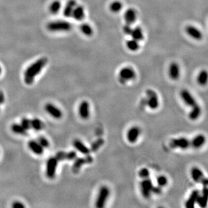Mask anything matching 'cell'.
I'll return each mask as SVG.
<instances>
[{
  "label": "cell",
  "mask_w": 208,
  "mask_h": 208,
  "mask_svg": "<svg viewBox=\"0 0 208 208\" xmlns=\"http://www.w3.org/2000/svg\"><path fill=\"white\" fill-rule=\"evenodd\" d=\"M206 142V138L202 134H199L190 141L191 146L195 149H199L202 147Z\"/></svg>",
  "instance_id": "18"
},
{
  "label": "cell",
  "mask_w": 208,
  "mask_h": 208,
  "mask_svg": "<svg viewBox=\"0 0 208 208\" xmlns=\"http://www.w3.org/2000/svg\"><path fill=\"white\" fill-rule=\"evenodd\" d=\"M1 72H2V68H1V67L0 66V75L1 74Z\"/></svg>",
  "instance_id": "44"
},
{
  "label": "cell",
  "mask_w": 208,
  "mask_h": 208,
  "mask_svg": "<svg viewBox=\"0 0 208 208\" xmlns=\"http://www.w3.org/2000/svg\"><path fill=\"white\" fill-rule=\"evenodd\" d=\"M37 141L39 144L44 148V149H47L49 147L50 143L49 141L44 137H39L37 138Z\"/></svg>",
  "instance_id": "37"
},
{
  "label": "cell",
  "mask_w": 208,
  "mask_h": 208,
  "mask_svg": "<svg viewBox=\"0 0 208 208\" xmlns=\"http://www.w3.org/2000/svg\"><path fill=\"white\" fill-rule=\"evenodd\" d=\"M136 72L133 68L125 67L120 70L119 72V81L121 83H125L129 81L134 80L136 77Z\"/></svg>",
  "instance_id": "4"
},
{
  "label": "cell",
  "mask_w": 208,
  "mask_h": 208,
  "mask_svg": "<svg viewBox=\"0 0 208 208\" xmlns=\"http://www.w3.org/2000/svg\"><path fill=\"white\" fill-rule=\"evenodd\" d=\"M56 159L58 161H62L64 160H74L77 157V153L75 151H71L69 152H57L56 156Z\"/></svg>",
  "instance_id": "16"
},
{
  "label": "cell",
  "mask_w": 208,
  "mask_h": 208,
  "mask_svg": "<svg viewBox=\"0 0 208 208\" xmlns=\"http://www.w3.org/2000/svg\"><path fill=\"white\" fill-rule=\"evenodd\" d=\"M130 35L134 40L140 42L144 38V31L140 27H135L133 29Z\"/></svg>",
  "instance_id": "27"
},
{
  "label": "cell",
  "mask_w": 208,
  "mask_h": 208,
  "mask_svg": "<svg viewBox=\"0 0 208 208\" xmlns=\"http://www.w3.org/2000/svg\"><path fill=\"white\" fill-rule=\"evenodd\" d=\"M162 193L161 187L160 186H153L152 188V193L156 195H160Z\"/></svg>",
  "instance_id": "41"
},
{
  "label": "cell",
  "mask_w": 208,
  "mask_h": 208,
  "mask_svg": "<svg viewBox=\"0 0 208 208\" xmlns=\"http://www.w3.org/2000/svg\"><path fill=\"white\" fill-rule=\"evenodd\" d=\"M153 184L151 179L149 178L144 179L141 182L140 187L142 196L146 199H149L152 194V188Z\"/></svg>",
  "instance_id": "8"
},
{
  "label": "cell",
  "mask_w": 208,
  "mask_h": 208,
  "mask_svg": "<svg viewBox=\"0 0 208 208\" xmlns=\"http://www.w3.org/2000/svg\"><path fill=\"white\" fill-rule=\"evenodd\" d=\"M46 112L52 117L56 119H61L63 116V112L60 109L55 105L51 103H48L45 106Z\"/></svg>",
  "instance_id": "12"
},
{
  "label": "cell",
  "mask_w": 208,
  "mask_h": 208,
  "mask_svg": "<svg viewBox=\"0 0 208 208\" xmlns=\"http://www.w3.org/2000/svg\"><path fill=\"white\" fill-rule=\"evenodd\" d=\"M132 30H133V28L131 27V25L125 23L123 27V31L125 34L130 35Z\"/></svg>",
  "instance_id": "40"
},
{
  "label": "cell",
  "mask_w": 208,
  "mask_h": 208,
  "mask_svg": "<svg viewBox=\"0 0 208 208\" xmlns=\"http://www.w3.org/2000/svg\"><path fill=\"white\" fill-rule=\"evenodd\" d=\"M208 72L205 70H202L199 72L197 77V83L201 86H205L208 82Z\"/></svg>",
  "instance_id": "28"
},
{
  "label": "cell",
  "mask_w": 208,
  "mask_h": 208,
  "mask_svg": "<svg viewBox=\"0 0 208 208\" xmlns=\"http://www.w3.org/2000/svg\"><path fill=\"white\" fill-rule=\"evenodd\" d=\"M80 29L83 34L86 36L90 37L93 34V29L90 25L88 23H83L81 25L80 27Z\"/></svg>",
  "instance_id": "33"
},
{
  "label": "cell",
  "mask_w": 208,
  "mask_h": 208,
  "mask_svg": "<svg viewBox=\"0 0 208 208\" xmlns=\"http://www.w3.org/2000/svg\"><path fill=\"white\" fill-rule=\"evenodd\" d=\"M20 124L23 126L24 129H25L27 131L30 130L31 129V120L27 119L26 117H24L21 119V123Z\"/></svg>",
  "instance_id": "39"
},
{
  "label": "cell",
  "mask_w": 208,
  "mask_h": 208,
  "mask_svg": "<svg viewBox=\"0 0 208 208\" xmlns=\"http://www.w3.org/2000/svg\"><path fill=\"white\" fill-rule=\"evenodd\" d=\"M180 97L183 100L184 103L188 106L193 107L195 105L197 104L195 98L187 90H182L180 91Z\"/></svg>",
  "instance_id": "11"
},
{
  "label": "cell",
  "mask_w": 208,
  "mask_h": 208,
  "mask_svg": "<svg viewBox=\"0 0 208 208\" xmlns=\"http://www.w3.org/2000/svg\"><path fill=\"white\" fill-rule=\"evenodd\" d=\"M171 148L172 149H179L186 150L191 146L190 141L188 138L180 137L172 139L169 143Z\"/></svg>",
  "instance_id": "9"
},
{
  "label": "cell",
  "mask_w": 208,
  "mask_h": 208,
  "mask_svg": "<svg viewBox=\"0 0 208 208\" xmlns=\"http://www.w3.org/2000/svg\"><path fill=\"white\" fill-rule=\"evenodd\" d=\"M12 207L14 208H25V205L19 201H15L12 203Z\"/></svg>",
  "instance_id": "42"
},
{
  "label": "cell",
  "mask_w": 208,
  "mask_h": 208,
  "mask_svg": "<svg viewBox=\"0 0 208 208\" xmlns=\"http://www.w3.org/2000/svg\"><path fill=\"white\" fill-rule=\"evenodd\" d=\"M31 129L36 131H40L44 128V123L38 118H34L31 120Z\"/></svg>",
  "instance_id": "29"
},
{
  "label": "cell",
  "mask_w": 208,
  "mask_h": 208,
  "mask_svg": "<svg viewBox=\"0 0 208 208\" xmlns=\"http://www.w3.org/2000/svg\"><path fill=\"white\" fill-rule=\"evenodd\" d=\"M89 102L87 101H82L79 106V114L80 117L83 120L89 119L90 115V107Z\"/></svg>",
  "instance_id": "15"
},
{
  "label": "cell",
  "mask_w": 208,
  "mask_h": 208,
  "mask_svg": "<svg viewBox=\"0 0 208 208\" xmlns=\"http://www.w3.org/2000/svg\"><path fill=\"white\" fill-rule=\"evenodd\" d=\"M72 27L71 23L65 20L51 21L47 25V29L50 32H68Z\"/></svg>",
  "instance_id": "2"
},
{
  "label": "cell",
  "mask_w": 208,
  "mask_h": 208,
  "mask_svg": "<svg viewBox=\"0 0 208 208\" xmlns=\"http://www.w3.org/2000/svg\"><path fill=\"white\" fill-rule=\"evenodd\" d=\"M11 129L15 134L20 135L22 136L27 135V131L23 127L21 124H13L11 126Z\"/></svg>",
  "instance_id": "30"
},
{
  "label": "cell",
  "mask_w": 208,
  "mask_h": 208,
  "mask_svg": "<svg viewBox=\"0 0 208 208\" xmlns=\"http://www.w3.org/2000/svg\"><path fill=\"white\" fill-rule=\"evenodd\" d=\"M104 143H105V141L103 139H98L97 140L94 141V142L91 144L90 148V152H96L100 149V148H101L104 145Z\"/></svg>",
  "instance_id": "35"
},
{
  "label": "cell",
  "mask_w": 208,
  "mask_h": 208,
  "mask_svg": "<svg viewBox=\"0 0 208 208\" xmlns=\"http://www.w3.org/2000/svg\"><path fill=\"white\" fill-rule=\"evenodd\" d=\"M5 99V95L2 91L0 90V105H2L4 103Z\"/></svg>",
  "instance_id": "43"
},
{
  "label": "cell",
  "mask_w": 208,
  "mask_h": 208,
  "mask_svg": "<svg viewBox=\"0 0 208 208\" xmlns=\"http://www.w3.org/2000/svg\"><path fill=\"white\" fill-rule=\"evenodd\" d=\"M208 191L207 187H203L202 193L199 195L197 203L201 208H205L208 202Z\"/></svg>",
  "instance_id": "25"
},
{
  "label": "cell",
  "mask_w": 208,
  "mask_h": 208,
  "mask_svg": "<svg viewBox=\"0 0 208 208\" xmlns=\"http://www.w3.org/2000/svg\"><path fill=\"white\" fill-rule=\"evenodd\" d=\"M185 30L186 34L194 40H201L203 37V34L201 30L194 25H188L186 27Z\"/></svg>",
  "instance_id": "13"
},
{
  "label": "cell",
  "mask_w": 208,
  "mask_h": 208,
  "mask_svg": "<svg viewBox=\"0 0 208 208\" xmlns=\"http://www.w3.org/2000/svg\"><path fill=\"white\" fill-rule=\"evenodd\" d=\"M58 165V161L55 157H51L46 163V175L49 179H53L55 178Z\"/></svg>",
  "instance_id": "6"
},
{
  "label": "cell",
  "mask_w": 208,
  "mask_h": 208,
  "mask_svg": "<svg viewBox=\"0 0 208 208\" xmlns=\"http://www.w3.org/2000/svg\"><path fill=\"white\" fill-rule=\"evenodd\" d=\"M168 75L171 79L177 80L180 76V68L178 63L173 62L169 65L168 68Z\"/></svg>",
  "instance_id": "14"
},
{
  "label": "cell",
  "mask_w": 208,
  "mask_h": 208,
  "mask_svg": "<svg viewBox=\"0 0 208 208\" xmlns=\"http://www.w3.org/2000/svg\"><path fill=\"white\" fill-rule=\"evenodd\" d=\"M110 195V190L106 186H102L99 189L95 201V206L98 208H104Z\"/></svg>",
  "instance_id": "3"
},
{
  "label": "cell",
  "mask_w": 208,
  "mask_h": 208,
  "mask_svg": "<svg viewBox=\"0 0 208 208\" xmlns=\"http://www.w3.org/2000/svg\"><path fill=\"white\" fill-rule=\"evenodd\" d=\"M191 176L194 182L196 183H201L203 179L205 178L202 170L198 167H193L191 169Z\"/></svg>",
  "instance_id": "22"
},
{
  "label": "cell",
  "mask_w": 208,
  "mask_h": 208,
  "mask_svg": "<svg viewBox=\"0 0 208 208\" xmlns=\"http://www.w3.org/2000/svg\"><path fill=\"white\" fill-rule=\"evenodd\" d=\"M28 146L29 149L37 155H42L44 153V148L40 144L38 141L34 140H31L28 143Z\"/></svg>",
  "instance_id": "20"
},
{
  "label": "cell",
  "mask_w": 208,
  "mask_h": 208,
  "mask_svg": "<svg viewBox=\"0 0 208 208\" xmlns=\"http://www.w3.org/2000/svg\"><path fill=\"white\" fill-rule=\"evenodd\" d=\"M199 195V191L197 190L193 191L188 197V199L186 202V207L187 208H193L195 205L197 203Z\"/></svg>",
  "instance_id": "21"
},
{
  "label": "cell",
  "mask_w": 208,
  "mask_h": 208,
  "mask_svg": "<svg viewBox=\"0 0 208 208\" xmlns=\"http://www.w3.org/2000/svg\"><path fill=\"white\" fill-rule=\"evenodd\" d=\"M138 175L141 178L143 179L149 178V176H150V172H149V169L146 168L141 169L139 171Z\"/></svg>",
  "instance_id": "38"
},
{
  "label": "cell",
  "mask_w": 208,
  "mask_h": 208,
  "mask_svg": "<svg viewBox=\"0 0 208 208\" xmlns=\"http://www.w3.org/2000/svg\"><path fill=\"white\" fill-rule=\"evenodd\" d=\"M74 160V163L73 164L72 167V170L74 173H78L79 172L83 165L92 163L94 160L93 158L89 154L86 155L85 157H76Z\"/></svg>",
  "instance_id": "5"
},
{
  "label": "cell",
  "mask_w": 208,
  "mask_h": 208,
  "mask_svg": "<svg viewBox=\"0 0 208 208\" xmlns=\"http://www.w3.org/2000/svg\"><path fill=\"white\" fill-rule=\"evenodd\" d=\"M157 183L159 186L161 187H164L168 184V180L165 176L160 175L157 178Z\"/></svg>",
  "instance_id": "36"
},
{
  "label": "cell",
  "mask_w": 208,
  "mask_h": 208,
  "mask_svg": "<svg viewBox=\"0 0 208 208\" xmlns=\"http://www.w3.org/2000/svg\"><path fill=\"white\" fill-rule=\"evenodd\" d=\"M77 21H81L83 20L85 17V10L83 6L82 5H77L75 7L73 10L72 16Z\"/></svg>",
  "instance_id": "23"
},
{
  "label": "cell",
  "mask_w": 208,
  "mask_h": 208,
  "mask_svg": "<svg viewBox=\"0 0 208 208\" xmlns=\"http://www.w3.org/2000/svg\"><path fill=\"white\" fill-rule=\"evenodd\" d=\"M126 47L131 52H137L140 48L139 42L131 38V40H128L127 41Z\"/></svg>",
  "instance_id": "31"
},
{
  "label": "cell",
  "mask_w": 208,
  "mask_h": 208,
  "mask_svg": "<svg viewBox=\"0 0 208 208\" xmlns=\"http://www.w3.org/2000/svg\"><path fill=\"white\" fill-rule=\"evenodd\" d=\"M73 146L75 149H76L80 153L83 154L85 156L89 155L90 153V148L87 147L80 140L78 139H76L74 140Z\"/></svg>",
  "instance_id": "19"
},
{
  "label": "cell",
  "mask_w": 208,
  "mask_h": 208,
  "mask_svg": "<svg viewBox=\"0 0 208 208\" xmlns=\"http://www.w3.org/2000/svg\"><path fill=\"white\" fill-rule=\"evenodd\" d=\"M123 8V4L119 1H114L109 5V10L112 13H116L121 11Z\"/></svg>",
  "instance_id": "32"
},
{
  "label": "cell",
  "mask_w": 208,
  "mask_h": 208,
  "mask_svg": "<svg viewBox=\"0 0 208 208\" xmlns=\"http://www.w3.org/2000/svg\"><path fill=\"white\" fill-rule=\"evenodd\" d=\"M61 8V3L59 1H53L49 6L50 12L53 15H56Z\"/></svg>",
  "instance_id": "34"
},
{
  "label": "cell",
  "mask_w": 208,
  "mask_h": 208,
  "mask_svg": "<svg viewBox=\"0 0 208 208\" xmlns=\"http://www.w3.org/2000/svg\"><path fill=\"white\" fill-rule=\"evenodd\" d=\"M76 5L77 4L75 0H69L67 2L63 10V15L65 17H69L72 16L73 10Z\"/></svg>",
  "instance_id": "24"
},
{
  "label": "cell",
  "mask_w": 208,
  "mask_h": 208,
  "mask_svg": "<svg viewBox=\"0 0 208 208\" xmlns=\"http://www.w3.org/2000/svg\"><path fill=\"white\" fill-rule=\"evenodd\" d=\"M146 94L147 96L146 103L150 109L156 110L159 108L160 102L157 93L152 89L146 90Z\"/></svg>",
  "instance_id": "7"
},
{
  "label": "cell",
  "mask_w": 208,
  "mask_h": 208,
  "mask_svg": "<svg viewBox=\"0 0 208 208\" xmlns=\"http://www.w3.org/2000/svg\"><path fill=\"white\" fill-rule=\"evenodd\" d=\"M48 61V60L47 58L42 57L37 60L25 69L24 74L25 83L28 85L33 84L36 76L40 74L47 64Z\"/></svg>",
  "instance_id": "1"
},
{
  "label": "cell",
  "mask_w": 208,
  "mask_h": 208,
  "mask_svg": "<svg viewBox=\"0 0 208 208\" xmlns=\"http://www.w3.org/2000/svg\"><path fill=\"white\" fill-rule=\"evenodd\" d=\"M191 108L192 109L188 114V117L191 120H196L200 117L202 114V109L201 106L197 104Z\"/></svg>",
  "instance_id": "26"
},
{
  "label": "cell",
  "mask_w": 208,
  "mask_h": 208,
  "mask_svg": "<svg viewBox=\"0 0 208 208\" xmlns=\"http://www.w3.org/2000/svg\"><path fill=\"white\" fill-rule=\"evenodd\" d=\"M141 134V129L138 126H133L129 129L127 133V141L131 144L137 142Z\"/></svg>",
  "instance_id": "10"
},
{
  "label": "cell",
  "mask_w": 208,
  "mask_h": 208,
  "mask_svg": "<svg viewBox=\"0 0 208 208\" xmlns=\"http://www.w3.org/2000/svg\"><path fill=\"white\" fill-rule=\"evenodd\" d=\"M137 19V13L135 9L129 8L124 12V19L125 23L132 25Z\"/></svg>",
  "instance_id": "17"
}]
</instances>
